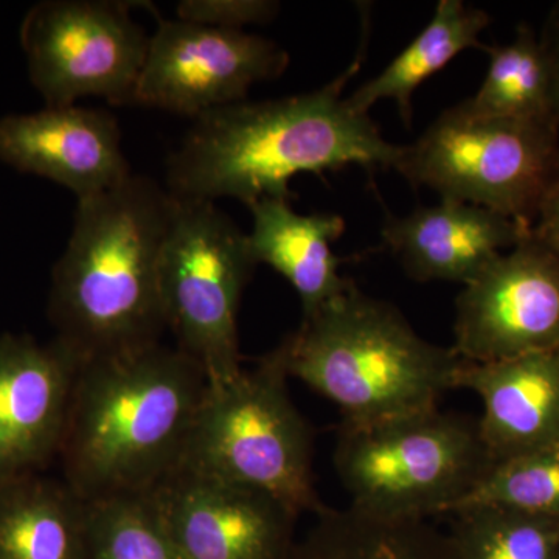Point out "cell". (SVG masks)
<instances>
[{"label": "cell", "mask_w": 559, "mask_h": 559, "mask_svg": "<svg viewBox=\"0 0 559 559\" xmlns=\"http://www.w3.org/2000/svg\"><path fill=\"white\" fill-rule=\"evenodd\" d=\"M364 51L337 79L307 94L238 102L193 119L168 157L167 189L179 202L230 198L246 207L261 200H290V180L349 165L395 170L403 146L382 138L370 114L344 97Z\"/></svg>", "instance_id": "obj_1"}, {"label": "cell", "mask_w": 559, "mask_h": 559, "mask_svg": "<svg viewBox=\"0 0 559 559\" xmlns=\"http://www.w3.org/2000/svg\"><path fill=\"white\" fill-rule=\"evenodd\" d=\"M173 212L167 189L134 173L76 201L49 310L57 341L80 364L159 344L167 330L160 253Z\"/></svg>", "instance_id": "obj_2"}, {"label": "cell", "mask_w": 559, "mask_h": 559, "mask_svg": "<svg viewBox=\"0 0 559 559\" xmlns=\"http://www.w3.org/2000/svg\"><path fill=\"white\" fill-rule=\"evenodd\" d=\"M207 388L162 342L80 364L58 452L69 487L86 502L156 487L179 468Z\"/></svg>", "instance_id": "obj_3"}, {"label": "cell", "mask_w": 559, "mask_h": 559, "mask_svg": "<svg viewBox=\"0 0 559 559\" xmlns=\"http://www.w3.org/2000/svg\"><path fill=\"white\" fill-rule=\"evenodd\" d=\"M289 378L367 425L439 407L466 360L419 337L399 308L349 283L275 348Z\"/></svg>", "instance_id": "obj_4"}, {"label": "cell", "mask_w": 559, "mask_h": 559, "mask_svg": "<svg viewBox=\"0 0 559 559\" xmlns=\"http://www.w3.org/2000/svg\"><path fill=\"white\" fill-rule=\"evenodd\" d=\"M333 463L353 510L426 521L455 513L496 462L479 419L432 407L367 425L342 423Z\"/></svg>", "instance_id": "obj_5"}, {"label": "cell", "mask_w": 559, "mask_h": 559, "mask_svg": "<svg viewBox=\"0 0 559 559\" xmlns=\"http://www.w3.org/2000/svg\"><path fill=\"white\" fill-rule=\"evenodd\" d=\"M275 349L253 369L209 384L179 468L259 489L294 513L325 509L314 487V440L293 403Z\"/></svg>", "instance_id": "obj_6"}, {"label": "cell", "mask_w": 559, "mask_h": 559, "mask_svg": "<svg viewBox=\"0 0 559 559\" xmlns=\"http://www.w3.org/2000/svg\"><path fill=\"white\" fill-rule=\"evenodd\" d=\"M558 160L557 121L479 116L462 102L403 146L395 170L441 200L480 205L532 227Z\"/></svg>", "instance_id": "obj_7"}, {"label": "cell", "mask_w": 559, "mask_h": 559, "mask_svg": "<svg viewBox=\"0 0 559 559\" xmlns=\"http://www.w3.org/2000/svg\"><path fill=\"white\" fill-rule=\"evenodd\" d=\"M259 266L249 235L215 202H179L160 253V296L176 347L209 384L241 373L238 310Z\"/></svg>", "instance_id": "obj_8"}, {"label": "cell", "mask_w": 559, "mask_h": 559, "mask_svg": "<svg viewBox=\"0 0 559 559\" xmlns=\"http://www.w3.org/2000/svg\"><path fill=\"white\" fill-rule=\"evenodd\" d=\"M138 2L46 0L21 25L33 86L47 108L72 106L81 98L132 105L151 35L134 21Z\"/></svg>", "instance_id": "obj_9"}, {"label": "cell", "mask_w": 559, "mask_h": 559, "mask_svg": "<svg viewBox=\"0 0 559 559\" xmlns=\"http://www.w3.org/2000/svg\"><path fill=\"white\" fill-rule=\"evenodd\" d=\"M140 72L132 105L197 117L248 100L250 87L277 80L289 66L288 51L274 40L245 31H224L164 20Z\"/></svg>", "instance_id": "obj_10"}, {"label": "cell", "mask_w": 559, "mask_h": 559, "mask_svg": "<svg viewBox=\"0 0 559 559\" xmlns=\"http://www.w3.org/2000/svg\"><path fill=\"white\" fill-rule=\"evenodd\" d=\"M468 362L559 349V253L532 234L500 253L455 300L454 347Z\"/></svg>", "instance_id": "obj_11"}, {"label": "cell", "mask_w": 559, "mask_h": 559, "mask_svg": "<svg viewBox=\"0 0 559 559\" xmlns=\"http://www.w3.org/2000/svg\"><path fill=\"white\" fill-rule=\"evenodd\" d=\"M182 559H280L299 514L266 492L178 468L146 491Z\"/></svg>", "instance_id": "obj_12"}, {"label": "cell", "mask_w": 559, "mask_h": 559, "mask_svg": "<svg viewBox=\"0 0 559 559\" xmlns=\"http://www.w3.org/2000/svg\"><path fill=\"white\" fill-rule=\"evenodd\" d=\"M79 367L58 341L0 336V485L58 455Z\"/></svg>", "instance_id": "obj_13"}, {"label": "cell", "mask_w": 559, "mask_h": 559, "mask_svg": "<svg viewBox=\"0 0 559 559\" xmlns=\"http://www.w3.org/2000/svg\"><path fill=\"white\" fill-rule=\"evenodd\" d=\"M0 160L60 183L76 201L132 175L116 117L76 105L0 117Z\"/></svg>", "instance_id": "obj_14"}, {"label": "cell", "mask_w": 559, "mask_h": 559, "mask_svg": "<svg viewBox=\"0 0 559 559\" xmlns=\"http://www.w3.org/2000/svg\"><path fill=\"white\" fill-rule=\"evenodd\" d=\"M532 234L528 224L502 213L441 200L382 227V245L417 282H473L492 260Z\"/></svg>", "instance_id": "obj_15"}, {"label": "cell", "mask_w": 559, "mask_h": 559, "mask_svg": "<svg viewBox=\"0 0 559 559\" xmlns=\"http://www.w3.org/2000/svg\"><path fill=\"white\" fill-rule=\"evenodd\" d=\"M455 389L484 404L481 439L495 462L559 443V349L496 362H468Z\"/></svg>", "instance_id": "obj_16"}, {"label": "cell", "mask_w": 559, "mask_h": 559, "mask_svg": "<svg viewBox=\"0 0 559 559\" xmlns=\"http://www.w3.org/2000/svg\"><path fill=\"white\" fill-rule=\"evenodd\" d=\"M249 210L253 216L248 234L253 259L289 282L299 296L304 318L347 289L352 280L342 277L341 260L331 250L345 231L341 215H301L294 212L289 201L278 200H261Z\"/></svg>", "instance_id": "obj_17"}, {"label": "cell", "mask_w": 559, "mask_h": 559, "mask_svg": "<svg viewBox=\"0 0 559 559\" xmlns=\"http://www.w3.org/2000/svg\"><path fill=\"white\" fill-rule=\"evenodd\" d=\"M90 558V509L68 481L0 485V559Z\"/></svg>", "instance_id": "obj_18"}, {"label": "cell", "mask_w": 559, "mask_h": 559, "mask_svg": "<svg viewBox=\"0 0 559 559\" xmlns=\"http://www.w3.org/2000/svg\"><path fill=\"white\" fill-rule=\"evenodd\" d=\"M491 17L487 11L466 5L463 0H440L432 20L409 46L400 51L374 79L348 97L352 108L369 114L371 106L392 100L401 119L412 124V97L430 76L447 68L457 55L480 46V35Z\"/></svg>", "instance_id": "obj_19"}, {"label": "cell", "mask_w": 559, "mask_h": 559, "mask_svg": "<svg viewBox=\"0 0 559 559\" xmlns=\"http://www.w3.org/2000/svg\"><path fill=\"white\" fill-rule=\"evenodd\" d=\"M280 559H455L448 533L426 521H385L323 509Z\"/></svg>", "instance_id": "obj_20"}, {"label": "cell", "mask_w": 559, "mask_h": 559, "mask_svg": "<svg viewBox=\"0 0 559 559\" xmlns=\"http://www.w3.org/2000/svg\"><path fill=\"white\" fill-rule=\"evenodd\" d=\"M489 64L484 83L466 106L479 116L516 120H555L551 116L550 73L546 51L527 24L511 43L487 47Z\"/></svg>", "instance_id": "obj_21"}, {"label": "cell", "mask_w": 559, "mask_h": 559, "mask_svg": "<svg viewBox=\"0 0 559 559\" xmlns=\"http://www.w3.org/2000/svg\"><path fill=\"white\" fill-rule=\"evenodd\" d=\"M455 559H558L559 521L503 507H468L452 513Z\"/></svg>", "instance_id": "obj_22"}, {"label": "cell", "mask_w": 559, "mask_h": 559, "mask_svg": "<svg viewBox=\"0 0 559 559\" xmlns=\"http://www.w3.org/2000/svg\"><path fill=\"white\" fill-rule=\"evenodd\" d=\"M87 509V559H182L146 492L92 500Z\"/></svg>", "instance_id": "obj_23"}, {"label": "cell", "mask_w": 559, "mask_h": 559, "mask_svg": "<svg viewBox=\"0 0 559 559\" xmlns=\"http://www.w3.org/2000/svg\"><path fill=\"white\" fill-rule=\"evenodd\" d=\"M477 506L559 521V443L495 463L459 510Z\"/></svg>", "instance_id": "obj_24"}, {"label": "cell", "mask_w": 559, "mask_h": 559, "mask_svg": "<svg viewBox=\"0 0 559 559\" xmlns=\"http://www.w3.org/2000/svg\"><path fill=\"white\" fill-rule=\"evenodd\" d=\"M278 2L271 0H182L176 13L178 20L224 28L245 31L246 25L267 24L275 20Z\"/></svg>", "instance_id": "obj_25"}, {"label": "cell", "mask_w": 559, "mask_h": 559, "mask_svg": "<svg viewBox=\"0 0 559 559\" xmlns=\"http://www.w3.org/2000/svg\"><path fill=\"white\" fill-rule=\"evenodd\" d=\"M532 235L559 253V160L540 198Z\"/></svg>", "instance_id": "obj_26"}, {"label": "cell", "mask_w": 559, "mask_h": 559, "mask_svg": "<svg viewBox=\"0 0 559 559\" xmlns=\"http://www.w3.org/2000/svg\"><path fill=\"white\" fill-rule=\"evenodd\" d=\"M539 40L549 64L551 116L559 127V3L551 9Z\"/></svg>", "instance_id": "obj_27"}, {"label": "cell", "mask_w": 559, "mask_h": 559, "mask_svg": "<svg viewBox=\"0 0 559 559\" xmlns=\"http://www.w3.org/2000/svg\"><path fill=\"white\" fill-rule=\"evenodd\" d=\"M559 559V558H558Z\"/></svg>", "instance_id": "obj_28"}]
</instances>
